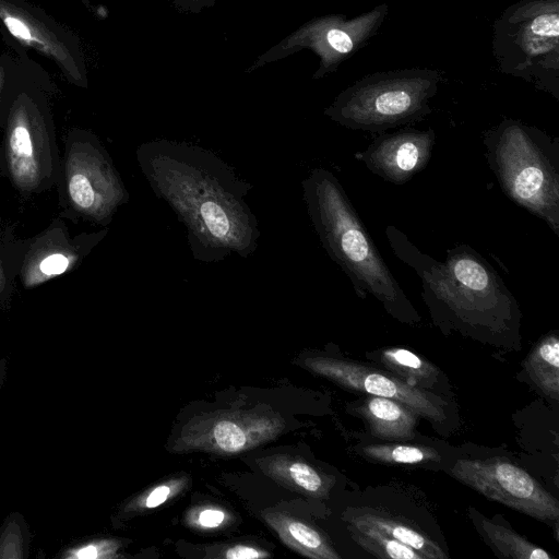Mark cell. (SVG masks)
Segmentation results:
<instances>
[{
  "label": "cell",
  "instance_id": "cell-15",
  "mask_svg": "<svg viewBox=\"0 0 559 559\" xmlns=\"http://www.w3.org/2000/svg\"><path fill=\"white\" fill-rule=\"evenodd\" d=\"M524 369L547 396L559 397V337L552 331L542 337L524 361Z\"/></svg>",
  "mask_w": 559,
  "mask_h": 559
},
{
  "label": "cell",
  "instance_id": "cell-7",
  "mask_svg": "<svg viewBox=\"0 0 559 559\" xmlns=\"http://www.w3.org/2000/svg\"><path fill=\"white\" fill-rule=\"evenodd\" d=\"M449 473L487 499L543 522H557L559 503L534 477L502 459L457 460Z\"/></svg>",
  "mask_w": 559,
  "mask_h": 559
},
{
  "label": "cell",
  "instance_id": "cell-3",
  "mask_svg": "<svg viewBox=\"0 0 559 559\" xmlns=\"http://www.w3.org/2000/svg\"><path fill=\"white\" fill-rule=\"evenodd\" d=\"M301 188L323 249L349 278L356 295L361 299L371 295L399 319L416 318L337 177L325 168H313L301 181Z\"/></svg>",
  "mask_w": 559,
  "mask_h": 559
},
{
  "label": "cell",
  "instance_id": "cell-21",
  "mask_svg": "<svg viewBox=\"0 0 559 559\" xmlns=\"http://www.w3.org/2000/svg\"><path fill=\"white\" fill-rule=\"evenodd\" d=\"M366 457L382 464H420L439 462L440 454L430 447L409 444H371L362 449Z\"/></svg>",
  "mask_w": 559,
  "mask_h": 559
},
{
  "label": "cell",
  "instance_id": "cell-19",
  "mask_svg": "<svg viewBox=\"0 0 559 559\" xmlns=\"http://www.w3.org/2000/svg\"><path fill=\"white\" fill-rule=\"evenodd\" d=\"M478 526L484 537L503 558L549 559L552 558L543 548L530 543L514 531L479 518Z\"/></svg>",
  "mask_w": 559,
  "mask_h": 559
},
{
  "label": "cell",
  "instance_id": "cell-14",
  "mask_svg": "<svg viewBox=\"0 0 559 559\" xmlns=\"http://www.w3.org/2000/svg\"><path fill=\"white\" fill-rule=\"evenodd\" d=\"M373 437L386 441H409L415 437L418 414L392 399L369 395L357 408Z\"/></svg>",
  "mask_w": 559,
  "mask_h": 559
},
{
  "label": "cell",
  "instance_id": "cell-12",
  "mask_svg": "<svg viewBox=\"0 0 559 559\" xmlns=\"http://www.w3.org/2000/svg\"><path fill=\"white\" fill-rule=\"evenodd\" d=\"M44 135L33 106L26 100L16 103L8 128V158L12 178L21 188H35L44 177Z\"/></svg>",
  "mask_w": 559,
  "mask_h": 559
},
{
  "label": "cell",
  "instance_id": "cell-5",
  "mask_svg": "<svg viewBox=\"0 0 559 559\" xmlns=\"http://www.w3.org/2000/svg\"><path fill=\"white\" fill-rule=\"evenodd\" d=\"M442 80L430 68L374 72L344 90L324 114L347 129L380 134L429 115Z\"/></svg>",
  "mask_w": 559,
  "mask_h": 559
},
{
  "label": "cell",
  "instance_id": "cell-28",
  "mask_svg": "<svg viewBox=\"0 0 559 559\" xmlns=\"http://www.w3.org/2000/svg\"><path fill=\"white\" fill-rule=\"evenodd\" d=\"M224 520V513L218 510H205L201 512L199 522L206 527H214L219 525Z\"/></svg>",
  "mask_w": 559,
  "mask_h": 559
},
{
  "label": "cell",
  "instance_id": "cell-17",
  "mask_svg": "<svg viewBox=\"0 0 559 559\" xmlns=\"http://www.w3.org/2000/svg\"><path fill=\"white\" fill-rule=\"evenodd\" d=\"M377 359L393 376L412 386L431 388L437 381V367L407 348H384Z\"/></svg>",
  "mask_w": 559,
  "mask_h": 559
},
{
  "label": "cell",
  "instance_id": "cell-20",
  "mask_svg": "<svg viewBox=\"0 0 559 559\" xmlns=\"http://www.w3.org/2000/svg\"><path fill=\"white\" fill-rule=\"evenodd\" d=\"M354 540L366 551L378 558L424 559L413 548L391 538L378 530L361 523H350Z\"/></svg>",
  "mask_w": 559,
  "mask_h": 559
},
{
  "label": "cell",
  "instance_id": "cell-27",
  "mask_svg": "<svg viewBox=\"0 0 559 559\" xmlns=\"http://www.w3.org/2000/svg\"><path fill=\"white\" fill-rule=\"evenodd\" d=\"M267 555L265 552H261L260 550H257L252 547L248 546H235L227 550L225 557L229 559H242V558H263Z\"/></svg>",
  "mask_w": 559,
  "mask_h": 559
},
{
  "label": "cell",
  "instance_id": "cell-1",
  "mask_svg": "<svg viewBox=\"0 0 559 559\" xmlns=\"http://www.w3.org/2000/svg\"><path fill=\"white\" fill-rule=\"evenodd\" d=\"M135 157L152 191L183 225L195 260L248 258L258 249L259 222L247 202L251 186L218 155L193 143L152 140Z\"/></svg>",
  "mask_w": 559,
  "mask_h": 559
},
{
  "label": "cell",
  "instance_id": "cell-22",
  "mask_svg": "<svg viewBox=\"0 0 559 559\" xmlns=\"http://www.w3.org/2000/svg\"><path fill=\"white\" fill-rule=\"evenodd\" d=\"M27 551V526L21 514L11 513L0 530V559H24Z\"/></svg>",
  "mask_w": 559,
  "mask_h": 559
},
{
  "label": "cell",
  "instance_id": "cell-24",
  "mask_svg": "<svg viewBox=\"0 0 559 559\" xmlns=\"http://www.w3.org/2000/svg\"><path fill=\"white\" fill-rule=\"evenodd\" d=\"M288 474L292 480L301 489L317 493H324V479L311 466L302 462H293L288 466Z\"/></svg>",
  "mask_w": 559,
  "mask_h": 559
},
{
  "label": "cell",
  "instance_id": "cell-9",
  "mask_svg": "<svg viewBox=\"0 0 559 559\" xmlns=\"http://www.w3.org/2000/svg\"><path fill=\"white\" fill-rule=\"evenodd\" d=\"M68 192L82 214L108 222L129 199L128 191L107 153L97 144H86L68 163Z\"/></svg>",
  "mask_w": 559,
  "mask_h": 559
},
{
  "label": "cell",
  "instance_id": "cell-8",
  "mask_svg": "<svg viewBox=\"0 0 559 559\" xmlns=\"http://www.w3.org/2000/svg\"><path fill=\"white\" fill-rule=\"evenodd\" d=\"M306 366L345 389L401 402L419 416L433 423L445 418L442 399L379 369L360 362L329 357L309 358L306 360Z\"/></svg>",
  "mask_w": 559,
  "mask_h": 559
},
{
  "label": "cell",
  "instance_id": "cell-29",
  "mask_svg": "<svg viewBox=\"0 0 559 559\" xmlns=\"http://www.w3.org/2000/svg\"><path fill=\"white\" fill-rule=\"evenodd\" d=\"M169 492L170 489L167 486H159L155 488L146 499V507L155 508L158 504L163 503L167 499Z\"/></svg>",
  "mask_w": 559,
  "mask_h": 559
},
{
  "label": "cell",
  "instance_id": "cell-26",
  "mask_svg": "<svg viewBox=\"0 0 559 559\" xmlns=\"http://www.w3.org/2000/svg\"><path fill=\"white\" fill-rule=\"evenodd\" d=\"M70 265V259L62 253H52L45 257L38 264V269L46 277L62 274Z\"/></svg>",
  "mask_w": 559,
  "mask_h": 559
},
{
  "label": "cell",
  "instance_id": "cell-2",
  "mask_svg": "<svg viewBox=\"0 0 559 559\" xmlns=\"http://www.w3.org/2000/svg\"><path fill=\"white\" fill-rule=\"evenodd\" d=\"M385 236L395 257L420 280L421 296L436 319L457 326L504 332L519 317L515 298L474 248L457 245L439 261L424 253L393 225Z\"/></svg>",
  "mask_w": 559,
  "mask_h": 559
},
{
  "label": "cell",
  "instance_id": "cell-4",
  "mask_svg": "<svg viewBox=\"0 0 559 559\" xmlns=\"http://www.w3.org/2000/svg\"><path fill=\"white\" fill-rule=\"evenodd\" d=\"M483 141L503 193L559 236V139L504 118L484 133Z\"/></svg>",
  "mask_w": 559,
  "mask_h": 559
},
{
  "label": "cell",
  "instance_id": "cell-23",
  "mask_svg": "<svg viewBox=\"0 0 559 559\" xmlns=\"http://www.w3.org/2000/svg\"><path fill=\"white\" fill-rule=\"evenodd\" d=\"M117 543L109 539H95L73 544L60 554L62 559H97L112 557Z\"/></svg>",
  "mask_w": 559,
  "mask_h": 559
},
{
  "label": "cell",
  "instance_id": "cell-25",
  "mask_svg": "<svg viewBox=\"0 0 559 559\" xmlns=\"http://www.w3.org/2000/svg\"><path fill=\"white\" fill-rule=\"evenodd\" d=\"M216 444L226 452H236L246 444L243 431L234 423L222 420L213 429Z\"/></svg>",
  "mask_w": 559,
  "mask_h": 559
},
{
  "label": "cell",
  "instance_id": "cell-30",
  "mask_svg": "<svg viewBox=\"0 0 559 559\" xmlns=\"http://www.w3.org/2000/svg\"><path fill=\"white\" fill-rule=\"evenodd\" d=\"M4 82H5V70H4V67L2 64H0V93L4 86Z\"/></svg>",
  "mask_w": 559,
  "mask_h": 559
},
{
  "label": "cell",
  "instance_id": "cell-13",
  "mask_svg": "<svg viewBox=\"0 0 559 559\" xmlns=\"http://www.w3.org/2000/svg\"><path fill=\"white\" fill-rule=\"evenodd\" d=\"M0 21L21 44L52 59L73 82L81 83L82 70L73 48L29 9L0 0Z\"/></svg>",
  "mask_w": 559,
  "mask_h": 559
},
{
  "label": "cell",
  "instance_id": "cell-31",
  "mask_svg": "<svg viewBox=\"0 0 559 559\" xmlns=\"http://www.w3.org/2000/svg\"><path fill=\"white\" fill-rule=\"evenodd\" d=\"M4 365L3 361H0V383L3 378Z\"/></svg>",
  "mask_w": 559,
  "mask_h": 559
},
{
  "label": "cell",
  "instance_id": "cell-6",
  "mask_svg": "<svg viewBox=\"0 0 559 559\" xmlns=\"http://www.w3.org/2000/svg\"><path fill=\"white\" fill-rule=\"evenodd\" d=\"M492 55L499 72L559 100V0H520L495 20Z\"/></svg>",
  "mask_w": 559,
  "mask_h": 559
},
{
  "label": "cell",
  "instance_id": "cell-11",
  "mask_svg": "<svg viewBox=\"0 0 559 559\" xmlns=\"http://www.w3.org/2000/svg\"><path fill=\"white\" fill-rule=\"evenodd\" d=\"M388 12V4L381 3L350 20L331 15L312 22L305 29V41L321 57L320 74L334 71L365 47L378 33Z\"/></svg>",
  "mask_w": 559,
  "mask_h": 559
},
{
  "label": "cell",
  "instance_id": "cell-18",
  "mask_svg": "<svg viewBox=\"0 0 559 559\" xmlns=\"http://www.w3.org/2000/svg\"><path fill=\"white\" fill-rule=\"evenodd\" d=\"M282 538L299 552L320 559H338L340 555L332 548L326 539L316 530L302 522L289 518L274 516L271 520Z\"/></svg>",
  "mask_w": 559,
  "mask_h": 559
},
{
  "label": "cell",
  "instance_id": "cell-10",
  "mask_svg": "<svg viewBox=\"0 0 559 559\" xmlns=\"http://www.w3.org/2000/svg\"><path fill=\"white\" fill-rule=\"evenodd\" d=\"M436 143L433 129H403L380 133L356 154L374 175L394 185H404L428 165Z\"/></svg>",
  "mask_w": 559,
  "mask_h": 559
},
{
  "label": "cell",
  "instance_id": "cell-16",
  "mask_svg": "<svg viewBox=\"0 0 559 559\" xmlns=\"http://www.w3.org/2000/svg\"><path fill=\"white\" fill-rule=\"evenodd\" d=\"M350 523L369 525L395 540L413 548L424 559H444L448 555L431 538L420 531L384 514L367 510L364 513L354 514Z\"/></svg>",
  "mask_w": 559,
  "mask_h": 559
}]
</instances>
